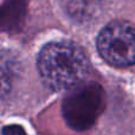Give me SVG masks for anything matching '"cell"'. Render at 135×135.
I'll list each match as a JSON object with an SVG mask.
<instances>
[{
	"instance_id": "obj_1",
	"label": "cell",
	"mask_w": 135,
	"mask_h": 135,
	"mask_svg": "<svg viewBox=\"0 0 135 135\" xmlns=\"http://www.w3.org/2000/svg\"><path fill=\"white\" fill-rule=\"evenodd\" d=\"M37 68L46 86L52 90H65L83 81L89 62L83 50L74 43L52 42L40 50Z\"/></svg>"
},
{
	"instance_id": "obj_2",
	"label": "cell",
	"mask_w": 135,
	"mask_h": 135,
	"mask_svg": "<svg viewBox=\"0 0 135 135\" xmlns=\"http://www.w3.org/2000/svg\"><path fill=\"white\" fill-rule=\"evenodd\" d=\"M104 109V89L95 82L72 86L62 103V114L66 124L78 132L91 128Z\"/></svg>"
},
{
	"instance_id": "obj_5",
	"label": "cell",
	"mask_w": 135,
	"mask_h": 135,
	"mask_svg": "<svg viewBox=\"0 0 135 135\" xmlns=\"http://www.w3.org/2000/svg\"><path fill=\"white\" fill-rule=\"evenodd\" d=\"M18 63L11 54L0 52V97L9 91L17 75Z\"/></svg>"
},
{
	"instance_id": "obj_4",
	"label": "cell",
	"mask_w": 135,
	"mask_h": 135,
	"mask_svg": "<svg viewBox=\"0 0 135 135\" xmlns=\"http://www.w3.org/2000/svg\"><path fill=\"white\" fill-rule=\"evenodd\" d=\"M27 0H5L0 6V32H18L27 14Z\"/></svg>"
},
{
	"instance_id": "obj_3",
	"label": "cell",
	"mask_w": 135,
	"mask_h": 135,
	"mask_svg": "<svg viewBox=\"0 0 135 135\" xmlns=\"http://www.w3.org/2000/svg\"><path fill=\"white\" fill-rule=\"evenodd\" d=\"M97 50L108 64L127 68L135 64V26L116 20L102 28L97 37Z\"/></svg>"
},
{
	"instance_id": "obj_6",
	"label": "cell",
	"mask_w": 135,
	"mask_h": 135,
	"mask_svg": "<svg viewBox=\"0 0 135 135\" xmlns=\"http://www.w3.org/2000/svg\"><path fill=\"white\" fill-rule=\"evenodd\" d=\"M2 135H27L24 128L18 124H11V126H5L2 128Z\"/></svg>"
}]
</instances>
